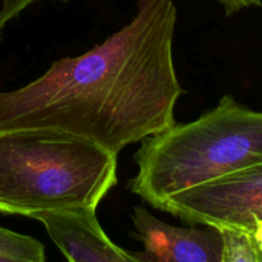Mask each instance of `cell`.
Segmentation results:
<instances>
[{
	"label": "cell",
	"mask_w": 262,
	"mask_h": 262,
	"mask_svg": "<svg viewBox=\"0 0 262 262\" xmlns=\"http://www.w3.org/2000/svg\"><path fill=\"white\" fill-rule=\"evenodd\" d=\"M248 233H251V235L253 238V242H255L256 253H257V262H262V224L258 225L252 232Z\"/></svg>",
	"instance_id": "8fae6325"
},
{
	"label": "cell",
	"mask_w": 262,
	"mask_h": 262,
	"mask_svg": "<svg viewBox=\"0 0 262 262\" xmlns=\"http://www.w3.org/2000/svg\"><path fill=\"white\" fill-rule=\"evenodd\" d=\"M117 156L63 130L0 129V212H96L118 182Z\"/></svg>",
	"instance_id": "7a4b0ae2"
},
{
	"label": "cell",
	"mask_w": 262,
	"mask_h": 262,
	"mask_svg": "<svg viewBox=\"0 0 262 262\" xmlns=\"http://www.w3.org/2000/svg\"><path fill=\"white\" fill-rule=\"evenodd\" d=\"M133 237L143 245L136 255L146 262H222L223 233L219 228H181L154 216L143 206L132 210Z\"/></svg>",
	"instance_id": "5b68a950"
},
{
	"label": "cell",
	"mask_w": 262,
	"mask_h": 262,
	"mask_svg": "<svg viewBox=\"0 0 262 262\" xmlns=\"http://www.w3.org/2000/svg\"><path fill=\"white\" fill-rule=\"evenodd\" d=\"M220 230L224 241L222 262H257L255 242L251 233L234 228Z\"/></svg>",
	"instance_id": "ba28073f"
},
{
	"label": "cell",
	"mask_w": 262,
	"mask_h": 262,
	"mask_svg": "<svg viewBox=\"0 0 262 262\" xmlns=\"http://www.w3.org/2000/svg\"><path fill=\"white\" fill-rule=\"evenodd\" d=\"M35 2L38 0H0V37L5 25ZM60 2H68V0H60Z\"/></svg>",
	"instance_id": "9c48e42d"
},
{
	"label": "cell",
	"mask_w": 262,
	"mask_h": 262,
	"mask_svg": "<svg viewBox=\"0 0 262 262\" xmlns=\"http://www.w3.org/2000/svg\"><path fill=\"white\" fill-rule=\"evenodd\" d=\"M133 160L128 188L159 210L173 194L262 164V112L224 95L193 122L141 141Z\"/></svg>",
	"instance_id": "3957f363"
},
{
	"label": "cell",
	"mask_w": 262,
	"mask_h": 262,
	"mask_svg": "<svg viewBox=\"0 0 262 262\" xmlns=\"http://www.w3.org/2000/svg\"><path fill=\"white\" fill-rule=\"evenodd\" d=\"M35 220L42 223L68 262H146L115 245L100 225L96 212L42 214Z\"/></svg>",
	"instance_id": "8992f818"
},
{
	"label": "cell",
	"mask_w": 262,
	"mask_h": 262,
	"mask_svg": "<svg viewBox=\"0 0 262 262\" xmlns=\"http://www.w3.org/2000/svg\"><path fill=\"white\" fill-rule=\"evenodd\" d=\"M159 210L191 225L252 232L262 224V164L173 194Z\"/></svg>",
	"instance_id": "277c9868"
},
{
	"label": "cell",
	"mask_w": 262,
	"mask_h": 262,
	"mask_svg": "<svg viewBox=\"0 0 262 262\" xmlns=\"http://www.w3.org/2000/svg\"><path fill=\"white\" fill-rule=\"evenodd\" d=\"M224 7L227 15L234 14L239 10L250 7H261V0H216Z\"/></svg>",
	"instance_id": "30bf717a"
},
{
	"label": "cell",
	"mask_w": 262,
	"mask_h": 262,
	"mask_svg": "<svg viewBox=\"0 0 262 262\" xmlns=\"http://www.w3.org/2000/svg\"><path fill=\"white\" fill-rule=\"evenodd\" d=\"M173 0H138L135 18L100 45L54 61L20 89L0 92V129L50 128L118 155L176 124Z\"/></svg>",
	"instance_id": "6da1fadb"
},
{
	"label": "cell",
	"mask_w": 262,
	"mask_h": 262,
	"mask_svg": "<svg viewBox=\"0 0 262 262\" xmlns=\"http://www.w3.org/2000/svg\"><path fill=\"white\" fill-rule=\"evenodd\" d=\"M0 262H46L45 246L30 235L0 227Z\"/></svg>",
	"instance_id": "52a82bcc"
}]
</instances>
